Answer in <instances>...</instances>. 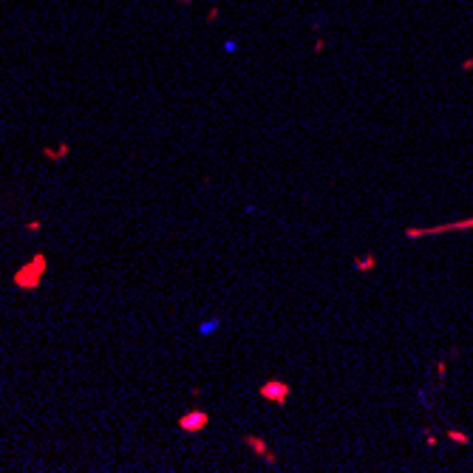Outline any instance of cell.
Masks as SVG:
<instances>
[{"label":"cell","instance_id":"1","mask_svg":"<svg viewBox=\"0 0 473 473\" xmlns=\"http://www.w3.org/2000/svg\"><path fill=\"white\" fill-rule=\"evenodd\" d=\"M49 272V258L45 252H34L26 264H20L12 272V287L20 289V292H34V289L43 287V278Z\"/></svg>","mask_w":473,"mask_h":473},{"label":"cell","instance_id":"2","mask_svg":"<svg viewBox=\"0 0 473 473\" xmlns=\"http://www.w3.org/2000/svg\"><path fill=\"white\" fill-rule=\"evenodd\" d=\"M473 229V215L459 218V221H445V224H434V227H408L405 238L416 241V238H431V235H445V232H467Z\"/></svg>","mask_w":473,"mask_h":473},{"label":"cell","instance_id":"3","mask_svg":"<svg viewBox=\"0 0 473 473\" xmlns=\"http://www.w3.org/2000/svg\"><path fill=\"white\" fill-rule=\"evenodd\" d=\"M258 397L272 402V405H287V400L292 397V386L287 380H280V377H269L258 386Z\"/></svg>","mask_w":473,"mask_h":473},{"label":"cell","instance_id":"4","mask_svg":"<svg viewBox=\"0 0 473 473\" xmlns=\"http://www.w3.org/2000/svg\"><path fill=\"white\" fill-rule=\"evenodd\" d=\"M210 422V414L204 408H190L179 416V431L181 434H201Z\"/></svg>","mask_w":473,"mask_h":473},{"label":"cell","instance_id":"5","mask_svg":"<svg viewBox=\"0 0 473 473\" xmlns=\"http://www.w3.org/2000/svg\"><path fill=\"white\" fill-rule=\"evenodd\" d=\"M244 445L261 459V462H264V465H278V456H275V451L269 448V442H266L264 437H258V434H247Z\"/></svg>","mask_w":473,"mask_h":473},{"label":"cell","instance_id":"6","mask_svg":"<svg viewBox=\"0 0 473 473\" xmlns=\"http://www.w3.org/2000/svg\"><path fill=\"white\" fill-rule=\"evenodd\" d=\"M68 153H71V145L68 142H60V145H51V148H43V159L45 162H65L68 159Z\"/></svg>","mask_w":473,"mask_h":473},{"label":"cell","instance_id":"7","mask_svg":"<svg viewBox=\"0 0 473 473\" xmlns=\"http://www.w3.org/2000/svg\"><path fill=\"white\" fill-rule=\"evenodd\" d=\"M354 269H357V272H374V269H377V255H374V252L357 255V258H354Z\"/></svg>","mask_w":473,"mask_h":473},{"label":"cell","instance_id":"8","mask_svg":"<svg viewBox=\"0 0 473 473\" xmlns=\"http://www.w3.org/2000/svg\"><path fill=\"white\" fill-rule=\"evenodd\" d=\"M218 329H221V317H207V320L199 323V335L201 337H213Z\"/></svg>","mask_w":473,"mask_h":473},{"label":"cell","instance_id":"9","mask_svg":"<svg viewBox=\"0 0 473 473\" xmlns=\"http://www.w3.org/2000/svg\"><path fill=\"white\" fill-rule=\"evenodd\" d=\"M448 442H453V445H470V437H467L465 431H459V428H448Z\"/></svg>","mask_w":473,"mask_h":473},{"label":"cell","instance_id":"10","mask_svg":"<svg viewBox=\"0 0 473 473\" xmlns=\"http://www.w3.org/2000/svg\"><path fill=\"white\" fill-rule=\"evenodd\" d=\"M23 229H26V232H40V229H43V221H40V218H31V221L23 224Z\"/></svg>","mask_w":473,"mask_h":473},{"label":"cell","instance_id":"11","mask_svg":"<svg viewBox=\"0 0 473 473\" xmlns=\"http://www.w3.org/2000/svg\"><path fill=\"white\" fill-rule=\"evenodd\" d=\"M437 377H439V380H445V377H448V363H445V360H439V363H437Z\"/></svg>","mask_w":473,"mask_h":473},{"label":"cell","instance_id":"12","mask_svg":"<svg viewBox=\"0 0 473 473\" xmlns=\"http://www.w3.org/2000/svg\"><path fill=\"white\" fill-rule=\"evenodd\" d=\"M462 68H465V71H470V68H473V57L465 60V63H462Z\"/></svg>","mask_w":473,"mask_h":473},{"label":"cell","instance_id":"13","mask_svg":"<svg viewBox=\"0 0 473 473\" xmlns=\"http://www.w3.org/2000/svg\"><path fill=\"white\" fill-rule=\"evenodd\" d=\"M181 3H190V0H181Z\"/></svg>","mask_w":473,"mask_h":473}]
</instances>
